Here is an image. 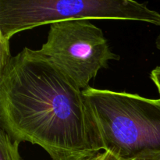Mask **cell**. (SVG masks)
<instances>
[{"instance_id":"cell-1","label":"cell","mask_w":160,"mask_h":160,"mask_svg":"<svg viewBox=\"0 0 160 160\" xmlns=\"http://www.w3.org/2000/svg\"><path fill=\"white\" fill-rule=\"evenodd\" d=\"M0 126L52 160H84L102 150L83 91L40 50L23 48L0 68Z\"/></svg>"},{"instance_id":"cell-2","label":"cell","mask_w":160,"mask_h":160,"mask_svg":"<svg viewBox=\"0 0 160 160\" xmlns=\"http://www.w3.org/2000/svg\"><path fill=\"white\" fill-rule=\"evenodd\" d=\"M83 94L102 150L118 160L160 155V98L91 87Z\"/></svg>"},{"instance_id":"cell-3","label":"cell","mask_w":160,"mask_h":160,"mask_svg":"<svg viewBox=\"0 0 160 160\" xmlns=\"http://www.w3.org/2000/svg\"><path fill=\"white\" fill-rule=\"evenodd\" d=\"M132 0H0V39L70 20H121L160 26V14Z\"/></svg>"},{"instance_id":"cell-4","label":"cell","mask_w":160,"mask_h":160,"mask_svg":"<svg viewBox=\"0 0 160 160\" xmlns=\"http://www.w3.org/2000/svg\"><path fill=\"white\" fill-rule=\"evenodd\" d=\"M41 52L82 91L109 60L120 56L110 49L102 31L88 20H70L50 24Z\"/></svg>"},{"instance_id":"cell-5","label":"cell","mask_w":160,"mask_h":160,"mask_svg":"<svg viewBox=\"0 0 160 160\" xmlns=\"http://www.w3.org/2000/svg\"><path fill=\"white\" fill-rule=\"evenodd\" d=\"M19 145L20 142L12 141L2 129H0V160H21Z\"/></svg>"},{"instance_id":"cell-6","label":"cell","mask_w":160,"mask_h":160,"mask_svg":"<svg viewBox=\"0 0 160 160\" xmlns=\"http://www.w3.org/2000/svg\"><path fill=\"white\" fill-rule=\"evenodd\" d=\"M152 81L156 86L160 95V67H157L151 72V75H150Z\"/></svg>"},{"instance_id":"cell-7","label":"cell","mask_w":160,"mask_h":160,"mask_svg":"<svg viewBox=\"0 0 160 160\" xmlns=\"http://www.w3.org/2000/svg\"><path fill=\"white\" fill-rule=\"evenodd\" d=\"M132 160H160L159 154H151V155H143L139 157Z\"/></svg>"},{"instance_id":"cell-8","label":"cell","mask_w":160,"mask_h":160,"mask_svg":"<svg viewBox=\"0 0 160 160\" xmlns=\"http://www.w3.org/2000/svg\"><path fill=\"white\" fill-rule=\"evenodd\" d=\"M101 160H118V159L109 152H103V156Z\"/></svg>"},{"instance_id":"cell-9","label":"cell","mask_w":160,"mask_h":160,"mask_svg":"<svg viewBox=\"0 0 160 160\" xmlns=\"http://www.w3.org/2000/svg\"><path fill=\"white\" fill-rule=\"evenodd\" d=\"M102 156H103V152H100L98 153V154H97L96 156H92V157H90L88 158V159H84V160H101L102 158Z\"/></svg>"},{"instance_id":"cell-10","label":"cell","mask_w":160,"mask_h":160,"mask_svg":"<svg viewBox=\"0 0 160 160\" xmlns=\"http://www.w3.org/2000/svg\"><path fill=\"white\" fill-rule=\"evenodd\" d=\"M156 48H157L159 50H160V34L158 35L157 38H156Z\"/></svg>"}]
</instances>
